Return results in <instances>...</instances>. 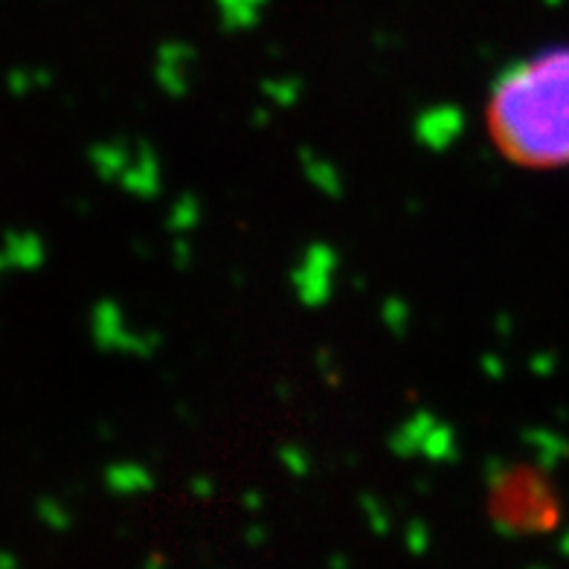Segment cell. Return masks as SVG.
<instances>
[{"instance_id":"6da1fadb","label":"cell","mask_w":569,"mask_h":569,"mask_svg":"<svg viewBox=\"0 0 569 569\" xmlns=\"http://www.w3.org/2000/svg\"><path fill=\"white\" fill-rule=\"evenodd\" d=\"M482 117L494 151L514 169H569V44L506 67Z\"/></svg>"}]
</instances>
